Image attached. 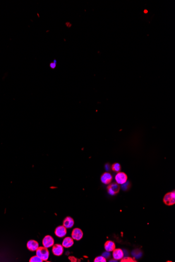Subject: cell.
<instances>
[{"instance_id":"cell-1","label":"cell","mask_w":175,"mask_h":262,"mask_svg":"<svg viewBox=\"0 0 175 262\" xmlns=\"http://www.w3.org/2000/svg\"><path fill=\"white\" fill-rule=\"evenodd\" d=\"M36 255L43 261H46L49 258V251L45 247H38L36 250Z\"/></svg>"},{"instance_id":"cell-2","label":"cell","mask_w":175,"mask_h":262,"mask_svg":"<svg viewBox=\"0 0 175 262\" xmlns=\"http://www.w3.org/2000/svg\"><path fill=\"white\" fill-rule=\"evenodd\" d=\"M163 201L167 206H172L175 204V192H169L167 193L163 198Z\"/></svg>"},{"instance_id":"cell-3","label":"cell","mask_w":175,"mask_h":262,"mask_svg":"<svg viewBox=\"0 0 175 262\" xmlns=\"http://www.w3.org/2000/svg\"><path fill=\"white\" fill-rule=\"evenodd\" d=\"M120 190V184L117 183H113L109 185L107 187L108 193L111 195H115Z\"/></svg>"},{"instance_id":"cell-4","label":"cell","mask_w":175,"mask_h":262,"mask_svg":"<svg viewBox=\"0 0 175 262\" xmlns=\"http://www.w3.org/2000/svg\"><path fill=\"white\" fill-rule=\"evenodd\" d=\"M115 179L117 184L122 185L127 182V176L124 172H118L115 176Z\"/></svg>"},{"instance_id":"cell-5","label":"cell","mask_w":175,"mask_h":262,"mask_svg":"<svg viewBox=\"0 0 175 262\" xmlns=\"http://www.w3.org/2000/svg\"><path fill=\"white\" fill-rule=\"evenodd\" d=\"M82 231L79 228L74 229L71 233L72 238L76 241H79L83 237Z\"/></svg>"},{"instance_id":"cell-6","label":"cell","mask_w":175,"mask_h":262,"mask_svg":"<svg viewBox=\"0 0 175 262\" xmlns=\"http://www.w3.org/2000/svg\"><path fill=\"white\" fill-rule=\"evenodd\" d=\"M52 251L53 254L56 256H60L64 252L63 246L59 244H56L55 245L54 244L52 247Z\"/></svg>"},{"instance_id":"cell-7","label":"cell","mask_w":175,"mask_h":262,"mask_svg":"<svg viewBox=\"0 0 175 262\" xmlns=\"http://www.w3.org/2000/svg\"><path fill=\"white\" fill-rule=\"evenodd\" d=\"M43 244L44 247L49 248L54 244V240L50 235H46L43 240Z\"/></svg>"},{"instance_id":"cell-8","label":"cell","mask_w":175,"mask_h":262,"mask_svg":"<svg viewBox=\"0 0 175 262\" xmlns=\"http://www.w3.org/2000/svg\"><path fill=\"white\" fill-rule=\"evenodd\" d=\"M55 233L58 237H64L67 234V230L64 225H60L56 229Z\"/></svg>"},{"instance_id":"cell-9","label":"cell","mask_w":175,"mask_h":262,"mask_svg":"<svg viewBox=\"0 0 175 262\" xmlns=\"http://www.w3.org/2000/svg\"><path fill=\"white\" fill-rule=\"evenodd\" d=\"M112 179H113L112 175L110 173H108V172L103 173L101 176V181L102 183L106 185H108L110 184Z\"/></svg>"},{"instance_id":"cell-10","label":"cell","mask_w":175,"mask_h":262,"mask_svg":"<svg viewBox=\"0 0 175 262\" xmlns=\"http://www.w3.org/2000/svg\"><path fill=\"white\" fill-rule=\"evenodd\" d=\"M113 257L115 260H121L124 257L123 251L121 249H115L112 251Z\"/></svg>"},{"instance_id":"cell-11","label":"cell","mask_w":175,"mask_h":262,"mask_svg":"<svg viewBox=\"0 0 175 262\" xmlns=\"http://www.w3.org/2000/svg\"><path fill=\"white\" fill-rule=\"evenodd\" d=\"M27 249L31 251H36L38 247H39V244L37 241L35 240H30L27 243Z\"/></svg>"},{"instance_id":"cell-12","label":"cell","mask_w":175,"mask_h":262,"mask_svg":"<svg viewBox=\"0 0 175 262\" xmlns=\"http://www.w3.org/2000/svg\"><path fill=\"white\" fill-rule=\"evenodd\" d=\"M74 225V220L70 217H66L64 221H63V225L66 228H71Z\"/></svg>"},{"instance_id":"cell-13","label":"cell","mask_w":175,"mask_h":262,"mask_svg":"<svg viewBox=\"0 0 175 262\" xmlns=\"http://www.w3.org/2000/svg\"><path fill=\"white\" fill-rule=\"evenodd\" d=\"M74 239L71 237H65L62 243V245L65 248H69L74 244Z\"/></svg>"},{"instance_id":"cell-14","label":"cell","mask_w":175,"mask_h":262,"mask_svg":"<svg viewBox=\"0 0 175 262\" xmlns=\"http://www.w3.org/2000/svg\"><path fill=\"white\" fill-rule=\"evenodd\" d=\"M105 248L108 252H112L115 249V244L112 241H108L105 243Z\"/></svg>"},{"instance_id":"cell-15","label":"cell","mask_w":175,"mask_h":262,"mask_svg":"<svg viewBox=\"0 0 175 262\" xmlns=\"http://www.w3.org/2000/svg\"><path fill=\"white\" fill-rule=\"evenodd\" d=\"M121 167L119 163H115L112 165V170L115 172H117V173L119 172L121 170Z\"/></svg>"},{"instance_id":"cell-16","label":"cell","mask_w":175,"mask_h":262,"mask_svg":"<svg viewBox=\"0 0 175 262\" xmlns=\"http://www.w3.org/2000/svg\"><path fill=\"white\" fill-rule=\"evenodd\" d=\"M43 262V261L42 259H40V257H39L38 256H34L33 257H32L31 258V259H30V262Z\"/></svg>"},{"instance_id":"cell-17","label":"cell","mask_w":175,"mask_h":262,"mask_svg":"<svg viewBox=\"0 0 175 262\" xmlns=\"http://www.w3.org/2000/svg\"><path fill=\"white\" fill-rule=\"evenodd\" d=\"M94 262H107V259L105 258L104 256H98L95 258V260H94Z\"/></svg>"},{"instance_id":"cell-18","label":"cell","mask_w":175,"mask_h":262,"mask_svg":"<svg viewBox=\"0 0 175 262\" xmlns=\"http://www.w3.org/2000/svg\"><path fill=\"white\" fill-rule=\"evenodd\" d=\"M121 262H136L135 259H132L131 257H123L122 259H121Z\"/></svg>"},{"instance_id":"cell-19","label":"cell","mask_w":175,"mask_h":262,"mask_svg":"<svg viewBox=\"0 0 175 262\" xmlns=\"http://www.w3.org/2000/svg\"><path fill=\"white\" fill-rule=\"evenodd\" d=\"M56 65H57V61L56 60H54V61L52 62H51L49 65V67L50 68L52 69H55L56 67Z\"/></svg>"},{"instance_id":"cell-20","label":"cell","mask_w":175,"mask_h":262,"mask_svg":"<svg viewBox=\"0 0 175 262\" xmlns=\"http://www.w3.org/2000/svg\"><path fill=\"white\" fill-rule=\"evenodd\" d=\"M110 256V255L109 253H108V252H105V253H104V254H103V256H104V257H105H105H109Z\"/></svg>"},{"instance_id":"cell-21","label":"cell","mask_w":175,"mask_h":262,"mask_svg":"<svg viewBox=\"0 0 175 262\" xmlns=\"http://www.w3.org/2000/svg\"><path fill=\"white\" fill-rule=\"evenodd\" d=\"M66 25L68 27H70L71 26H72V24L69 22H67L66 23Z\"/></svg>"},{"instance_id":"cell-22","label":"cell","mask_w":175,"mask_h":262,"mask_svg":"<svg viewBox=\"0 0 175 262\" xmlns=\"http://www.w3.org/2000/svg\"><path fill=\"white\" fill-rule=\"evenodd\" d=\"M144 14H148V9H145L144 10Z\"/></svg>"}]
</instances>
